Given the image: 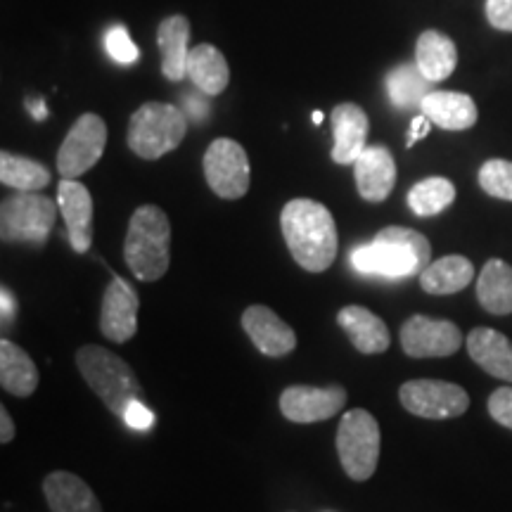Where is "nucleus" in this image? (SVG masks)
Here are the masks:
<instances>
[{"mask_svg": "<svg viewBox=\"0 0 512 512\" xmlns=\"http://www.w3.org/2000/svg\"><path fill=\"white\" fill-rule=\"evenodd\" d=\"M140 299L124 278L114 275L105 287L100 311V332L114 344H124L138 332Z\"/></svg>", "mask_w": 512, "mask_h": 512, "instance_id": "13", "label": "nucleus"}, {"mask_svg": "<svg viewBox=\"0 0 512 512\" xmlns=\"http://www.w3.org/2000/svg\"><path fill=\"white\" fill-rule=\"evenodd\" d=\"M401 406L427 420L460 418L470 408V396L460 384L444 380H411L399 389Z\"/></svg>", "mask_w": 512, "mask_h": 512, "instance_id": "9", "label": "nucleus"}, {"mask_svg": "<svg viewBox=\"0 0 512 512\" xmlns=\"http://www.w3.org/2000/svg\"><path fill=\"white\" fill-rule=\"evenodd\" d=\"M188 76L204 95H221L230 83V67L219 48L200 43L190 50Z\"/></svg>", "mask_w": 512, "mask_h": 512, "instance_id": "25", "label": "nucleus"}, {"mask_svg": "<svg viewBox=\"0 0 512 512\" xmlns=\"http://www.w3.org/2000/svg\"><path fill=\"white\" fill-rule=\"evenodd\" d=\"M38 382H41V375L27 351L10 339H3L0 342V384L5 392L27 399L38 389Z\"/></svg>", "mask_w": 512, "mask_h": 512, "instance_id": "24", "label": "nucleus"}, {"mask_svg": "<svg viewBox=\"0 0 512 512\" xmlns=\"http://www.w3.org/2000/svg\"><path fill=\"white\" fill-rule=\"evenodd\" d=\"M477 299L494 316L512 313V266L503 259H489L479 273Z\"/></svg>", "mask_w": 512, "mask_h": 512, "instance_id": "26", "label": "nucleus"}, {"mask_svg": "<svg viewBox=\"0 0 512 512\" xmlns=\"http://www.w3.org/2000/svg\"><path fill=\"white\" fill-rule=\"evenodd\" d=\"M204 178L221 200H240L252 183L245 147L230 138H216L204 152Z\"/></svg>", "mask_w": 512, "mask_h": 512, "instance_id": "8", "label": "nucleus"}, {"mask_svg": "<svg viewBox=\"0 0 512 512\" xmlns=\"http://www.w3.org/2000/svg\"><path fill=\"white\" fill-rule=\"evenodd\" d=\"M76 368L95 396L119 418H124L126 408L133 401L143 399V384L136 373L124 358L112 354L110 349L86 344L76 351Z\"/></svg>", "mask_w": 512, "mask_h": 512, "instance_id": "4", "label": "nucleus"}, {"mask_svg": "<svg viewBox=\"0 0 512 512\" xmlns=\"http://www.w3.org/2000/svg\"><path fill=\"white\" fill-rule=\"evenodd\" d=\"M24 107H27V112L36 121H43L48 117V105H46V100H43V98H27V100H24Z\"/></svg>", "mask_w": 512, "mask_h": 512, "instance_id": "38", "label": "nucleus"}, {"mask_svg": "<svg viewBox=\"0 0 512 512\" xmlns=\"http://www.w3.org/2000/svg\"><path fill=\"white\" fill-rule=\"evenodd\" d=\"M422 114H427L434 126L444 131H467L477 124L479 112L475 100L456 91H432L420 105Z\"/></svg>", "mask_w": 512, "mask_h": 512, "instance_id": "21", "label": "nucleus"}, {"mask_svg": "<svg viewBox=\"0 0 512 512\" xmlns=\"http://www.w3.org/2000/svg\"><path fill=\"white\" fill-rule=\"evenodd\" d=\"M486 19L494 29L512 31V0H486Z\"/></svg>", "mask_w": 512, "mask_h": 512, "instance_id": "34", "label": "nucleus"}, {"mask_svg": "<svg viewBox=\"0 0 512 512\" xmlns=\"http://www.w3.org/2000/svg\"><path fill=\"white\" fill-rule=\"evenodd\" d=\"M382 434L377 420L363 408L344 413L337 430V456L354 482H366L380 463Z\"/></svg>", "mask_w": 512, "mask_h": 512, "instance_id": "7", "label": "nucleus"}, {"mask_svg": "<svg viewBox=\"0 0 512 512\" xmlns=\"http://www.w3.org/2000/svg\"><path fill=\"white\" fill-rule=\"evenodd\" d=\"M472 280H475V266L460 254L444 256V259L434 261L420 273L422 290L427 294H437V297L465 290Z\"/></svg>", "mask_w": 512, "mask_h": 512, "instance_id": "27", "label": "nucleus"}, {"mask_svg": "<svg viewBox=\"0 0 512 512\" xmlns=\"http://www.w3.org/2000/svg\"><path fill=\"white\" fill-rule=\"evenodd\" d=\"M311 121H313V124H316V126L323 124V112H313V114H311Z\"/></svg>", "mask_w": 512, "mask_h": 512, "instance_id": "41", "label": "nucleus"}, {"mask_svg": "<svg viewBox=\"0 0 512 512\" xmlns=\"http://www.w3.org/2000/svg\"><path fill=\"white\" fill-rule=\"evenodd\" d=\"M479 185L486 195L496 200L512 202V162L508 159H489L479 169Z\"/></svg>", "mask_w": 512, "mask_h": 512, "instance_id": "31", "label": "nucleus"}, {"mask_svg": "<svg viewBox=\"0 0 512 512\" xmlns=\"http://www.w3.org/2000/svg\"><path fill=\"white\" fill-rule=\"evenodd\" d=\"M188 110L192 112V117H195L197 121H200V119L207 117V112H209V105H207V100H202V102H195V100H192V98H188Z\"/></svg>", "mask_w": 512, "mask_h": 512, "instance_id": "40", "label": "nucleus"}, {"mask_svg": "<svg viewBox=\"0 0 512 512\" xmlns=\"http://www.w3.org/2000/svg\"><path fill=\"white\" fill-rule=\"evenodd\" d=\"M280 228L292 259L304 271L323 273L335 261L339 240L330 209L313 200H292L280 214Z\"/></svg>", "mask_w": 512, "mask_h": 512, "instance_id": "1", "label": "nucleus"}, {"mask_svg": "<svg viewBox=\"0 0 512 512\" xmlns=\"http://www.w3.org/2000/svg\"><path fill=\"white\" fill-rule=\"evenodd\" d=\"M430 126H432L430 117H427V114H418V117L411 121V131H408L406 147H413L418 140L430 136Z\"/></svg>", "mask_w": 512, "mask_h": 512, "instance_id": "36", "label": "nucleus"}, {"mask_svg": "<svg viewBox=\"0 0 512 512\" xmlns=\"http://www.w3.org/2000/svg\"><path fill=\"white\" fill-rule=\"evenodd\" d=\"M0 181L17 192H38L48 188L50 171L36 159L3 152L0 155Z\"/></svg>", "mask_w": 512, "mask_h": 512, "instance_id": "29", "label": "nucleus"}, {"mask_svg": "<svg viewBox=\"0 0 512 512\" xmlns=\"http://www.w3.org/2000/svg\"><path fill=\"white\" fill-rule=\"evenodd\" d=\"M415 64L430 83L444 81L456 72L458 64V48L441 31H422L415 46Z\"/></svg>", "mask_w": 512, "mask_h": 512, "instance_id": "23", "label": "nucleus"}, {"mask_svg": "<svg viewBox=\"0 0 512 512\" xmlns=\"http://www.w3.org/2000/svg\"><path fill=\"white\" fill-rule=\"evenodd\" d=\"M188 131V117L169 102H145L128 121V147L143 159H159L174 152Z\"/></svg>", "mask_w": 512, "mask_h": 512, "instance_id": "5", "label": "nucleus"}, {"mask_svg": "<svg viewBox=\"0 0 512 512\" xmlns=\"http://www.w3.org/2000/svg\"><path fill=\"white\" fill-rule=\"evenodd\" d=\"M387 93L394 107H399V110H413V107H420L422 100L427 98V93L432 91L430 81L422 76L418 64L408 62L399 64V67L387 74Z\"/></svg>", "mask_w": 512, "mask_h": 512, "instance_id": "28", "label": "nucleus"}, {"mask_svg": "<svg viewBox=\"0 0 512 512\" xmlns=\"http://www.w3.org/2000/svg\"><path fill=\"white\" fill-rule=\"evenodd\" d=\"M489 415L498 425L512 430V387H501L489 396Z\"/></svg>", "mask_w": 512, "mask_h": 512, "instance_id": "33", "label": "nucleus"}, {"mask_svg": "<svg viewBox=\"0 0 512 512\" xmlns=\"http://www.w3.org/2000/svg\"><path fill=\"white\" fill-rule=\"evenodd\" d=\"M43 496L50 512H102L93 489L74 472L57 470L43 479Z\"/></svg>", "mask_w": 512, "mask_h": 512, "instance_id": "18", "label": "nucleus"}, {"mask_svg": "<svg viewBox=\"0 0 512 512\" xmlns=\"http://www.w3.org/2000/svg\"><path fill=\"white\" fill-rule=\"evenodd\" d=\"M467 354L491 377L512 382V342L503 332L475 328L467 335Z\"/></svg>", "mask_w": 512, "mask_h": 512, "instance_id": "20", "label": "nucleus"}, {"mask_svg": "<svg viewBox=\"0 0 512 512\" xmlns=\"http://www.w3.org/2000/svg\"><path fill=\"white\" fill-rule=\"evenodd\" d=\"M15 439V422H12L8 408H0V441L3 444H10Z\"/></svg>", "mask_w": 512, "mask_h": 512, "instance_id": "37", "label": "nucleus"}, {"mask_svg": "<svg viewBox=\"0 0 512 512\" xmlns=\"http://www.w3.org/2000/svg\"><path fill=\"white\" fill-rule=\"evenodd\" d=\"M456 200V185L448 178L432 176L408 190V207L415 216H437Z\"/></svg>", "mask_w": 512, "mask_h": 512, "instance_id": "30", "label": "nucleus"}, {"mask_svg": "<svg viewBox=\"0 0 512 512\" xmlns=\"http://www.w3.org/2000/svg\"><path fill=\"white\" fill-rule=\"evenodd\" d=\"M57 209L50 197L38 192H17L0 204V238L5 245L43 247L55 226Z\"/></svg>", "mask_w": 512, "mask_h": 512, "instance_id": "6", "label": "nucleus"}, {"mask_svg": "<svg viewBox=\"0 0 512 512\" xmlns=\"http://www.w3.org/2000/svg\"><path fill=\"white\" fill-rule=\"evenodd\" d=\"M57 204L67 226L69 245L76 254H86L93 245V197L76 178H62Z\"/></svg>", "mask_w": 512, "mask_h": 512, "instance_id": "14", "label": "nucleus"}, {"mask_svg": "<svg viewBox=\"0 0 512 512\" xmlns=\"http://www.w3.org/2000/svg\"><path fill=\"white\" fill-rule=\"evenodd\" d=\"M370 131L368 114L354 102H342L332 110V133H335V145H332V162L335 164H354L366 150V140Z\"/></svg>", "mask_w": 512, "mask_h": 512, "instance_id": "17", "label": "nucleus"}, {"mask_svg": "<svg viewBox=\"0 0 512 512\" xmlns=\"http://www.w3.org/2000/svg\"><path fill=\"white\" fill-rule=\"evenodd\" d=\"M432 245L413 228L389 226L375 235L370 245H361L351 254V264L363 275L384 278H411L430 266Z\"/></svg>", "mask_w": 512, "mask_h": 512, "instance_id": "2", "label": "nucleus"}, {"mask_svg": "<svg viewBox=\"0 0 512 512\" xmlns=\"http://www.w3.org/2000/svg\"><path fill=\"white\" fill-rule=\"evenodd\" d=\"M105 50L117 64H133V62H138V57H140V50L136 43H133V38H131V34H128V29L124 27V24H114V27L107 29Z\"/></svg>", "mask_w": 512, "mask_h": 512, "instance_id": "32", "label": "nucleus"}, {"mask_svg": "<svg viewBox=\"0 0 512 512\" xmlns=\"http://www.w3.org/2000/svg\"><path fill=\"white\" fill-rule=\"evenodd\" d=\"M188 38L190 22L188 17L174 15L162 19L157 29V43L162 50V72L169 81H181L188 76Z\"/></svg>", "mask_w": 512, "mask_h": 512, "instance_id": "22", "label": "nucleus"}, {"mask_svg": "<svg viewBox=\"0 0 512 512\" xmlns=\"http://www.w3.org/2000/svg\"><path fill=\"white\" fill-rule=\"evenodd\" d=\"M124 259L140 283L164 278L171 264V223L155 204L133 211L124 240Z\"/></svg>", "mask_w": 512, "mask_h": 512, "instance_id": "3", "label": "nucleus"}, {"mask_svg": "<svg viewBox=\"0 0 512 512\" xmlns=\"http://www.w3.org/2000/svg\"><path fill=\"white\" fill-rule=\"evenodd\" d=\"M337 325L347 332L356 351L361 354H384L389 349V328L380 316L366 306H344L337 313Z\"/></svg>", "mask_w": 512, "mask_h": 512, "instance_id": "19", "label": "nucleus"}, {"mask_svg": "<svg viewBox=\"0 0 512 512\" xmlns=\"http://www.w3.org/2000/svg\"><path fill=\"white\" fill-rule=\"evenodd\" d=\"M121 420H124L131 430H138V432H147L152 425H155V415H152L150 408H147L140 399L133 401L131 406L126 408L124 418Z\"/></svg>", "mask_w": 512, "mask_h": 512, "instance_id": "35", "label": "nucleus"}, {"mask_svg": "<svg viewBox=\"0 0 512 512\" xmlns=\"http://www.w3.org/2000/svg\"><path fill=\"white\" fill-rule=\"evenodd\" d=\"M107 145V126L98 114H81L69 128L57 152V171L62 178H79L100 162Z\"/></svg>", "mask_w": 512, "mask_h": 512, "instance_id": "10", "label": "nucleus"}, {"mask_svg": "<svg viewBox=\"0 0 512 512\" xmlns=\"http://www.w3.org/2000/svg\"><path fill=\"white\" fill-rule=\"evenodd\" d=\"M347 389L339 384L330 387H304V384H294L280 394V411L290 422L297 425H311V422L330 420L337 415L347 403Z\"/></svg>", "mask_w": 512, "mask_h": 512, "instance_id": "12", "label": "nucleus"}, {"mask_svg": "<svg viewBox=\"0 0 512 512\" xmlns=\"http://www.w3.org/2000/svg\"><path fill=\"white\" fill-rule=\"evenodd\" d=\"M401 347L411 358H446L463 347V332L451 320L413 316L401 328Z\"/></svg>", "mask_w": 512, "mask_h": 512, "instance_id": "11", "label": "nucleus"}, {"mask_svg": "<svg viewBox=\"0 0 512 512\" xmlns=\"http://www.w3.org/2000/svg\"><path fill=\"white\" fill-rule=\"evenodd\" d=\"M358 195L366 202H384L396 185V162L382 145H370L354 162Z\"/></svg>", "mask_w": 512, "mask_h": 512, "instance_id": "16", "label": "nucleus"}, {"mask_svg": "<svg viewBox=\"0 0 512 512\" xmlns=\"http://www.w3.org/2000/svg\"><path fill=\"white\" fill-rule=\"evenodd\" d=\"M242 328H245L249 339H252L254 347L271 358H283L292 354L294 347H297L294 328H290L268 306L254 304L245 309V313H242Z\"/></svg>", "mask_w": 512, "mask_h": 512, "instance_id": "15", "label": "nucleus"}, {"mask_svg": "<svg viewBox=\"0 0 512 512\" xmlns=\"http://www.w3.org/2000/svg\"><path fill=\"white\" fill-rule=\"evenodd\" d=\"M0 302H3V323L8 325L12 318H15V309H17V302L15 297H12V292L8 287H3V292H0Z\"/></svg>", "mask_w": 512, "mask_h": 512, "instance_id": "39", "label": "nucleus"}]
</instances>
